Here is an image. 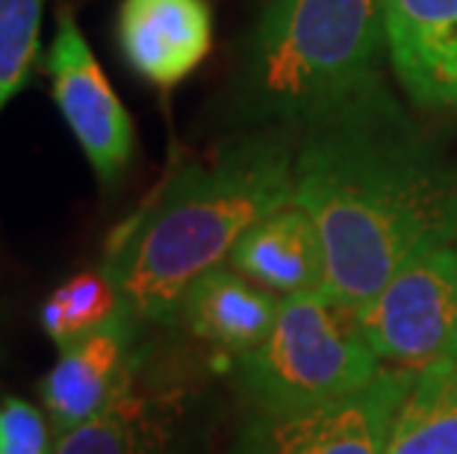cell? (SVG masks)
I'll return each mask as SVG.
<instances>
[{
    "mask_svg": "<svg viewBox=\"0 0 457 454\" xmlns=\"http://www.w3.org/2000/svg\"><path fill=\"white\" fill-rule=\"evenodd\" d=\"M228 266L278 298L325 289V248L316 221L295 201L254 221L233 245Z\"/></svg>",
    "mask_w": 457,
    "mask_h": 454,
    "instance_id": "cell-12",
    "label": "cell"
},
{
    "mask_svg": "<svg viewBox=\"0 0 457 454\" xmlns=\"http://www.w3.org/2000/svg\"><path fill=\"white\" fill-rule=\"evenodd\" d=\"M293 201L322 236L325 289L363 310L457 201V171L378 77L301 128Z\"/></svg>",
    "mask_w": 457,
    "mask_h": 454,
    "instance_id": "cell-1",
    "label": "cell"
},
{
    "mask_svg": "<svg viewBox=\"0 0 457 454\" xmlns=\"http://www.w3.org/2000/svg\"><path fill=\"white\" fill-rule=\"evenodd\" d=\"M45 4L47 0H0V110L30 74Z\"/></svg>",
    "mask_w": 457,
    "mask_h": 454,
    "instance_id": "cell-16",
    "label": "cell"
},
{
    "mask_svg": "<svg viewBox=\"0 0 457 454\" xmlns=\"http://www.w3.org/2000/svg\"><path fill=\"white\" fill-rule=\"evenodd\" d=\"M45 69L54 83V101L89 160L95 177L104 186H115L130 169L136 130L68 9L60 12V27Z\"/></svg>",
    "mask_w": 457,
    "mask_h": 454,
    "instance_id": "cell-7",
    "label": "cell"
},
{
    "mask_svg": "<svg viewBox=\"0 0 457 454\" xmlns=\"http://www.w3.org/2000/svg\"><path fill=\"white\" fill-rule=\"evenodd\" d=\"M452 357L457 360V331H454V343H452Z\"/></svg>",
    "mask_w": 457,
    "mask_h": 454,
    "instance_id": "cell-18",
    "label": "cell"
},
{
    "mask_svg": "<svg viewBox=\"0 0 457 454\" xmlns=\"http://www.w3.org/2000/svg\"><path fill=\"white\" fill-rule=\"evenodd\" d=\"M54 425L36 404L4 395L0 399V454H54Z\"/></svg>",
    "mask_w": 457,
    "mask_h": 454,
    "instance_id": "cell-17",
    "label": "cell"
},
{
    "mask_svg": "<svg viewBox=\"0 0 457 454\" xmlns=\"http://www.w3.org/2000/svg\"><path fill=\"white\" fill-rule=\"evenodd\" d=\"M384 0H271L242 65V110L262 128H307L378 80Z\"/></svg>",
    "mask_w": 457,
    "mask_h": 454,
    "instance_id": "cell-3",
    "label": "cell"
},
{
    "mask_svg": "<svg viewBox=\"0 0 457 454\" xmlns=\"http://www.w3.org/2000/svg\"><path fill=\"white\" fill-rule=\"evenodd\" d=\"M174 395L142 386V360L133 381L98 417L56 433L54 454H174Z\"/></svg>",
    "mask_w": 457,
    "mask_h": 454,
    "instance_id": "cell-13",
    "label": "cell"
},
{
    "mask_svg": "<svg viewBox=\"0 0 457 454\" xmlns=\"http://www.w3.org/2000/svg\"><path fill=\"white\" fill-rule=\"evenodd\" d=\"M295 144L287 130L221 142L169 171L106 239L104 272L139 322L174 325L183 293L228 263L239 236L293 201Z\"/></svg>",
    "mask_w": 457,
    "mask_h": 454,
    "instance_id": "cell-2",
    "label": "cell"
},
{
    "mask_svg": "<svg viewBox=\"0 0 457 454\" xmlns=\"http://www.w3.org/2000/svg\"><path fill=\"white\" fill-rule=\"evenodd\" d=\"M386 366L420 372L452 357L457 331V201L416 239L390 280L360 310Z\"/></svg>",
    "mask_w": 457,
    "mask_h": 454,
    "instance_id": "cell-5",
    "label": "cell"
},
{
    "mask_svg": "<svg viewBox=\"0 0 457 454\" xmlns=\"http://www.w3.org/2000/svg\"><path fill=\"white\" fill-rule=\"evenodd\" d=\"M413 369L381 366L366 386L319 408L280 413H248L230 454H386L390 428Z\"/></svg>",
    "mask_w": 457,
    "mask_h": 454,
    "instance_id": "cell-6",
    "label": "cell"
},
{
    "mask_svg": "<svg viewBox=\"0 0 457 454\" xmlns=\"http://www.w3.org/2000/svg\"><path fill=\"white\" fill-rule=\"evenodd\" d=\"M386 454H457L454 357H443L413 375L395 410Z\"/></svg>",
    "mask_w": 457,
    "mask_h": 454,
    "instance_id": "cell-14",
    "label": "cell"
},
{
    "mask_svg": "<svg viewBox=\"0 0 457 454\" xmlns=\"http://www.w3.org/2000/svg\"><path fill=\"white\" fill-rule=\"evenodd\" d=\"M386 51L407 95L457 112V0H384Z\"/></svg>",
    "mask_w": 457,
    "mask_h": 454,
    "instance_id": "cell-10",
    "label": "cell"
},
{
    "mask_svg": "<svg viewBox=\"0 0 457 454\" xmlns=\"http://www.w3.org/2000/svg\"><path fill=\"white\" fill-rule=\"evenodd\" d=\"M136 322L139 318L124 307L101 331L60 349V360L38 381L42 410L56 433L98 417L133 381L136 366L142 360L133 349Z\"/></svg>",
    "mask_w": 457,
    "mask_h": 454,
    "instance_id": "cell-8",
    "label": "cell"
},
{
    "mask_svg": "<svg viewBox=\"0 0 457 454\" xmlns=\"http://www.w3.org/2000/svg\"><path fill=\"white\" fill-rule=\"evenodd\" d=\"M115 36L142 80L171 89L207 60L212 9L207 0H124Z\"/></svg>",
    "mask_w": 457,
    "mask_h": 454,
    "instance_id": "cell-9",
    "label": "cell"
},
{
    "mask_svg": "<svg viewBox=\"0 0 457 454\" xmlns=\"http://www.w3.org/2000/svg\"><path fill=\"white\" fill-rule=\"evenodd\" d=\"M360 310L328 289L280 298L269 336L233 360L248 413H295L345 399L381 372Z\"/></svg>",
    "mask_w": 457,
    "mask_h": 454,
    "instance_id": "cell-4",
    "label": "cell"
},
{
    "mask_svg": "<svg viewBox=\"0 0 457 454\" xmlns=\"http://www.w3.org/2000/svg\"><path fill=\"white\" fill-rule=\"evenodd\" d=\"M278 310L280 298L275 293L221 263L183 293L174 325L216 354L237 360L266 340Z\"/></svg>",
    "mask_w": 457,
    "mask_h": 454,
    "instance_id": "cell-11",
    "label": "cell"
},
{
    "mask_svg": "<svg viewBox=\"0 0 457 454\" xmlns=\"http://www.w3.org/2000/svg\"><path fill=\"white\" fill-rule=\"evenodd\" d=\"M121 310L124 304L119 289L101 268V272H80L56 286L42 304L38 322H42V331L60 349H65V345L101 331Z\"/></svg>",
    "mask_w": 457,
    "mask_h": 454,
    "instance_id": "cell-15",
    "label": "cell"
}]
</instances>
